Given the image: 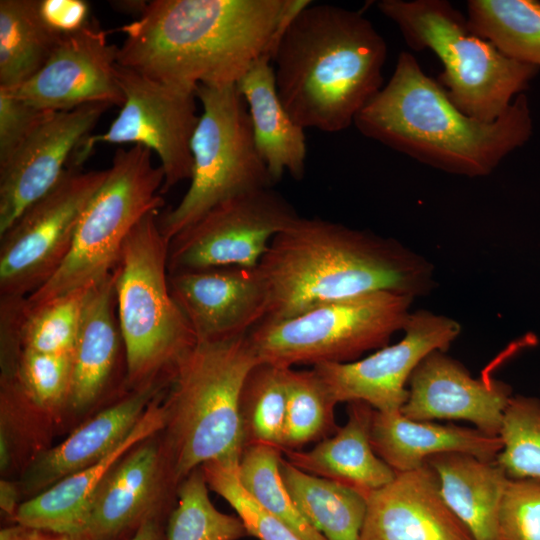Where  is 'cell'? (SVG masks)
I'll return each instance as SVG.
<instances>
[{"label":"cell","instance_id":"35","mask_svg":"<svg viewBox=\"0 0 540 540\" xmlns=\"http://www.w3.org/2000/svg\"><path fill=\"white\" fill-rule=\"evenodd\" d=\"M88 288L35 306L22 298L18 327L22 348L49 354L72 353Z\"/></svg>","mask_w":540,"mask_h":540},{"label":"cell","instance_id":"39","mask_svg":"<svg viewBox=\"0 0 540 540\" xmlns=\"http://www.w3.org/2000/svg\"><path fill=\"white\" fill-rule=\"evenodd\" d=\"M499 532L501 540H540V479H508Z\"/></svg>","mask_w":540,"mask_h":540},{"label":"cell","instance_id":"40","mask_svg":"<svg viewBox=\"0 0 540 540\" xmlns=\"http://www.w3.org/2000/svg\"><path fill=\"white\" fill-rule=\"evenodd\" d=\"M50 111L0 90V165L20 147Z\"/></svg>","mask_w":540,"mask_h":540},{"label":"cell","instance_id":"16","mask_svg":"<svg viewBox=\"0 0 540 540\" xmlns=\"http://www.w3.org/2000/svg\"><path fill=\"white\" fill-rule=\"evenodd\" d=\"M110 107L91 103L48 113L0 165V234L60 180L79 144Z\"/></svg>","mask_w":540,"mask_h":540},{"label":"cell","instance_id":"24","mask_svg":"<svg viewBox=\"0 0 540 540\" xmlns=\"http://www.w3.org/2000/svg\"><path fill=\"white\" fill-rule=\"evenodd\" d=\"M375 409L364 401L348 403L347 421L310 450H282L298 469L365 494L394 479L396 472L374 451L371 427Z\"/></svg>","mask_w":540,"mask_h":540},{"label":"cell","instance_id":"21","mask_svg":"<svg viewBox=\"0 0 540 540\" xmlns=\"http://www.w3.org/2000/svg\"><path fill=\"white\" fill-rule=\"evenodd\" d=\"M168 384L169 380L162 379L135 388L82 424L62 443L37 455L23 474L24 492L35 496L98 462L129 434Z\"/></svg>","mask_w":540,"mask_h":540},{"label":"cell","instance_id":"14","mask_svg":"<svg viewBox=\"0 0 540 540\" xmlns=\"http://www.w3.org/2000/svg\"><path fill=\"white\" fill-rule=\"evenodd\" d=\"M460 330V324L450 317L419 310L412 312L397 343L352 362L312 368L336 404L364 401L376 411H400L417 365L435 350L446 351Z\"/></svg>","mask_w":540,"mask_h":540},{"label":"cell","instance_id":"7","mask_svg":"<svg viewBox=\"0 0 540 540\" xmlns=\"http://www.w3.org/2000/svg\"><path fill=\"white\" fill-rule=\"evenodd\" d=\"M158 216L159 211L151 212L133 228L115 268L126 380L133 389L170 380L177 362L197 342L170 292L169 242Z\"/></svg>","mask_w":540,"mask_h":540},{"label":"cell","instance_id":"4","mask_svg":"<svg viewBox=\"0 0 540 540\" xmlns=\"http://www.w3.org/2000/svg\"><path fill=\"white\" fill-rule=\"evenodd\" d=\"M386 57L384 38L360 12L311 1L273 52L278 95L303 129L343 131L384 86Z\"/></svg>","mask_w":540,"mask_h":540},{"label":"cell","instance_id":"34","mask_svg":"<svg viewBox=\"0 0 540 540\" xmlns=\"http://www.w3.org/2000/svg\"><path fill=\"white\" fill-rule=\"evenodd\" d=\"M208 490L200 467L180 482L166 540H240L248 536L238 516L222 513L212 504Z\"/></svg>","mask_w":540,"mask_h":540},{"label":"cell","instance_id":"22","mask_svg":"<svg viewBox=\"0 0 540 540\" xmlns=\"http://www.w3.org/2000/svg\"><path fill=\"white\" fill-rule=\"evenodd\" d=\"M161 393L129 434L98 462L20 504L14 516L17 524L76 537L84 526L95 492L109 472L137 445L164 429Z\"/></svg>","mask_w":540,"mask_h":540},{"label":"cell","instance_id":"42","mask_svg":"<svg viewBox=\"0 0 540 540\" xmlns=\"http://www.w3.org/2000/svg\"><path fill=\"white\" fill-rule=\"evenodd\" d=\"M0 540H78L70 535L54 533L17 524L0 531Z\"/></svg>","mask_w":540,"mask_h":540},{"label":"cell","instance_id":"30","mask_svg":"<svg viewBox=\"0 0 540 540\" xmlns=\"http://www.w3.org/2000/svg\"><path fill=\"white\" fill-rule=\"evenodd\" d=\"M466 17L503 54L540 68V1L470 0Z\"/></svg>","mask_w":540,"mask_h":540},{"label":"cell","instance_id":"41","mask_svg":"<svg viewBox=\"0 0 540 540\" xmlns=\"http://www.w3.org/2000/svg\"><path fill=\"white\" fill-rule=\"evenodd\" d=\"M40 13L59 34L74 32L89 20V5L83 0H40Z\"/></svg>","mask_w":540,"mask_h":540},{"label":"cell","instance_id":"44","mask_svg":"<svg viewBox=\"0 0 540 540\" xmlns=\"http://www.w3.org/2000/svg\"><path fill=\"white\" fill-rule=\"evenodd\" d=\"M130 540H166V535L158 520L151 516L137 527Z\"/></svg>","mask_w":540,"mask_h":540},{"label":"cell","instance_id":"33","mask_svg":"<svg viewBox=\"0 0 540 540\" xmlns=\"http://www.w3.org/2000/svg\"><path fill=\"white\" fill-rule=\"evenodd\" d=\"M282 450L268 444L244 448L238 465L243 488L264 509L283 520L303 540H326L296 507L281 475Z\"/></svg>","mask_w":540,"mask_h":540},{"label":"cell","instance_id":"13","mask_svg":"<svg viewBox=\"0 0 540 540\" xmlns=\"http://www.w3.org/2000/svg\"><path fill=\"white\" fill-rule=\"evenodd\" d=\"M298 217L272 187L234 196L169 242L168 272L257 267L273 238Z\"/></svg>","mask_w":540,"mask_h":540},{"label":"cell","instance_id":"8","mask_svg":"<svg viewBox=\"0 0 540 540\" xmlns=\"http://www.w3.org/2000/svg\"><path fill=\"white\" fill-rule=\"evenodd\" d=\"M151 155L141 145L116 150L105 180L81 215L67 257L43 286L26 297L28 305L88 288L116 268L133 228L164 206V173Z\"/></svg>","mask_w":540,"mask_h":540},{"label":"cell","instance_id":"20","mask_svg":"<svg viewBox=\"0 0 540 540\" xmlns=\"http://www.w3.org/2000/svg\"><path fill=\"white\" fill-rule=\"evenodd\" d=\"M149 439L132 449L105 477L90 502L82 530L74 538L115 540L152 516L164 483L175 482L164 448Z\"/></svg>","mask_w":540,"mask_h":540},{"label":"cell","instance_id":"2","mask_svg":"<svg viewBox=\"0 0 540 540\" xmlns=\"http://www.w3.org/2000/svg\"><path fill=\"white\" fill-rule=\"evenodd\" d=\"M258 269L269 294L267 320L377 291L428 293L433 267L392 238L319 217H298L271 241Z\"/></svg>","mask_w":540,"mask_h":540},{"label":"cell","instance_id":"38","mask_svg":"<svg viewBox=\"0 0 540 540\" xmlns=\"http://www.w3.org/2000/svg\"><path fill=\"white\" fill-rule=\"evenodd\" d=\"M200 468L209 489L224 498L236 511L248 535L258 540H303L288 524L264 509L243 488L238 478V467L210 461Z\"/></svg>","mask_w":540,"mask_h":540},{"label":"cell","instance_id":"28","mask_svg":"<svg viewBox=\"0 0 540 540\" xmlns=\"http://www.w3.org/2000/svg\"><path fill=\"white\" fill-rule=\"evenodd\" d=\"M280 470L296 507L326 540H359L366 514L367 494L306 473L284 457Z\"/></svg>","mask_w":540,"mask_h":540},{"label":"cell","instance_id":"37","mask_svg":"<svg viewBox=\"0 0 540 540\" xmlns=\"http://www.w3.org/2000/svg\"><path fill=\"white\" fill-rule=\"evenodd\" d=\"M496 462L508 478L540 479V399L513 395L499 431Z\"/></svg>","mask_w":540,"mask_h":540},{"label":"cell","instance_id":"9","mask_svg":"<svg viewBox=\"0 0 540 540\" xmlns=\"http://www.w3.org/2000/svg\"><path fill=\"white\" fill-rule=\"evenodd\" d=\"M195 94L202 113L191 140L190 186L174 208L158 216L168 242L218 204L275 183L257 150L237 85H199Z\"/></svg>","mask_w":540,"mask_h":540},{"label":"cell","instance_id":"27","mask_svg":"<svg viewBox=\"0 0 540 540\" xmlns=\"http://www.w3.org/2000/svg\"><path fill=\"white\" fill-rule=\"evenodd\" d=\"M426 463L436 472L448 507L474 540H501L499 510L508 476L496 461L446 452Z\"/></svg>","mask_w":540,"mask_h":540},{"label":"cell","instance_id":"11","mask_svg":"<svg viewBox=\"0 0 540 540\" xmlns=\"http://www.w3.org/2000/svg\"><path fill=\"white\" fill-rule=\"evenodd\" d=\"M106 175L107 169L68 166L53 188L0 234V297H28L57 272Z\"/></svg>","mask_w":540,"mask_h":540},{"label":"cell","instance_id":"5","mask_svg":"<svg viewBox=\"0 0 540 540\" xmlns=\"http://www.w3.org/2000/svg\"><path fill=\"white\" fill-rule=\"evenodd\" d=\"M258 363L248 334L196 342L177 362L163 403V448L176 485L210 461L238 467L245 448L240 396Z\"/></svg>","mask_w":540,"mask_h":540},{"label":"cell","instance_id":"12","mask_svg":"<svg viewBox=\"0 0 540 540\" xmlns=\"http://www.w3.org/2000/svg\"><path fill=\"white\" fill-rule=\"evenodd\" d=\"M124 94L118 116L102 134L89 135L68 166L80 167L99 143L141 145L154 151L164 173L163 195L191 179V140L199 121L194 90L170 85L117 63Z\"/></svg>","mask_w":540,"mask_h":540},{"label":"cell","instance_id":"23","mask_svg":"<svg viewBox=\"0 0 540 540\" xmlns=\"http://www.w3.org/2000/svg\"><path fill=\"white\" fill-rule=\"evenodd\" d=\"M371 443L375 453L396 473L417 469L436 454L459 452L496 461L499 436L475 427L414 420L401 411H374Z\"/></svg>","mask_w":540,"mask_h":540},{"label":"cell","instance_id":"10","mask_svg":"<svg viewBox=\"0 0 540 540\" xmlns=\"http://www.w3.org/2000/svg\"><path fill=\"white\" fill-rule=\"evenodd\" d=\"M414 299L391 291L341 299L288 319H264L248 339L259 362L282 368L352 362L404 330Z\"/></svg>","mask_w":540,"mask_h":540},{"label":"cell","instance_id":"36","mask_svg":"<svg viewBox=\"0 0 540 540\" xmlns=\"http://www.w3.org/2000/svg\"><path fill=\"white\" fill-rule=\"evenodd\" d=\"M2 370V378L11 380L33 407L53 412L68 405L73 352L49 354L22 348L14 360L2 364Z\"/></svg>","mask_w":540,"mask_h":540},{"label":"cell","instance_id":"25","mask_svg":"<svg viewBox=\"0 0 540 540\" xmlns=\"http://www.w3.org/2000/svg\"><path fill=\"white\" fill-rule=\"evenodd\" d=\"M115 269L90 286L84 302L73 349V372L68 406L84 410L92 405L108 386L121 347Z\"/></svg>","mask_w":540,"mask_h":540},{"label":"cell","instance_id":"43","mask_svg":"<svg viewBox=\"0 0 540 540\" xmlns=\"http://www.w3.org/2000/svg\"><path fill=\"white\" fill-rule=\"evenodd\" d=\"M17 499V487L12 482L2 479L0 482V506L2 511L13 518L18 509Z\"/></svg>","mask_w":540,"mask_h":540},{"label":"cell","instance_id":"6","mask_svg":"<svg viewBox=\"0 0 540 540\" xmlns=\"http://www.w3.org/2000/svg\"><path fill=\"white\" fill-rule=\"evenodd\" d=\"M408 46L431 50L443 64L437 81L464 114L492 122L527 89L539 68L510 58L475 34L446 0H381Z\"/></svg>","mask_w":540,"mask_h":540},{"label":"cell","instance_id":"1","mask_svg":"<svg viewBox=\"0 0 540 540\" xmlns=\"http://www.w3.org/2000/svg\"><path fill=\"white\" fill-rule=\"evenodd\" d=\"M308 0H153L133 22L117 63L155 80L196 90L237 84L271 56Z\"/></svg>","mask_w":540,"mask_h":540},{"label":"cell","instance_id":"29","mask_svg":"<svg viewBox=\"0 0 540 540\" xmlns=\"http://www.w3.org/2000/svg\"><path fill=\"white\" fill-rule=\"evenodd\" d=\"M61 34L40 13V0L0 1V89L12 90L46 63Z\"/></svg>","mask_w":540,"mask_h":540},{"label":"cell","instance_id":"26","mask_svg":"<svg viewBox=\"0 0 540 540\" xmlns=\"http://www.w3.org/2000/svg\"><path fill=\"white\" fill-rule=\"evenodd\" d=\"M271 56L258 59L236 84L250 115L257 150L276 183L284 173H305L304 129L294 122L277 92Z\"/></svg>","mask_w":540,"mask_h":540},{"label":"cell","instance_id":"18","mask_svg":"<svg viewBox=\"0 0 540 540\" xmlns=\"http://www.w3.org/2000/svg\"><path fill=\"white\" fill-rule=\"evenodd\" d=\"M512 388L496 379H476L445 351L429 353L408 382L401 413L414 420H464L498 436Z\"/></svg>","mask_w":540,"mask_h":540},{"label":"cell","instance_id":"19","mask_svg":"<svg viewBox=\"0 0 540 540\" xmlns=\"http://www.w3.org/2000/svg\"><path fill=\"white\" fill-rule=\"evenodd\" d=\"M359 540H474L443 499L436 472L425 463L396 473L367 493Z\"/></svg>","mask_w":540,"mask_h":540},{"label":"cell","instance_id":"3","mask_svg":"<svg viewBox=\"0 0 540 540\" xmlns=\"http://www.w3.org/2000/svg\"><path fill=\"white\" fill-rule=\"evenodd\" d=\"M354 125L362 135L423 164L469 177L490 174L532 133L524 93L496 120L475 119L459 110L405 51L389 82L357 114Z\"/></svg>","mask_w":540,"mask_h":540},{"label":"cell","instance_id":"17","mask_svg":"<svg viewBox=\"0 0 540 540\" xmlns=\"http://www.w3.org/2000/svg\"><path fill=\"white\" fill-rule=\"evenodd\" d=\"M168 282L197 342L247 335L267 317L269 294L258 266L168 272Z\"/></svg>","mask_w":540,"mask_h":540},{"label":"cell","instance_id":"45","mask_svg":"<svg viewBox=\"0 0 540 540\" xmlns=\"http://www.w3.org/2000/svg\"><path fill=\"white\" fill-rule=\"evenodd\" d=\"M110 3L115 10L126 14L137 15L138 17L142 15L148 5L147 1L142 0L112 1Z\"/></svg>","mask_w":540,"mask_h":540},{"label":"cell","instance_id":"32","mask_svg":"<svg viewBox=\"0 0 540 540\" xmlns=\"http://www.w3.org/2000/svg\"><path fill=\"white\" fill-rule=\"evenodd\" d=\"M287 410L282 450L303 446L331 436L339 426L335 406L325 385L314 371L285 369Z\"/></svg>","mask_w":540,"mask_h":540},{"label":"cell","instance_id":"31","mask_svg":"<svg viewBox=\"0 0 540 540\" xmlns=\"http://www.w3.org/2000/svg\"><path fill=\"white\" fill-rule=\"evenodd\" d=\"M285 369L259 362L247 375L240 396L245 447L268 444L282 450L287 410Z\"/></svg>","mask_w":540,"mask_h":540},{"label":"cell","instance_id":"15","mask_svg":"<svg viewBox=\"0 0 540 540\" xmlns=\"http://www.w3.org/2000/svg\"><path fill=\"white\" fill-rule=\"evenodd\" d=\"M118 48L109 44L96 19L80 29L61 34L44 66L28 81L3 90L30 105L50 112L86 104L122 106L124 94L117 77Z\"/></svg>","mask_w":540,"mask_h":540}]
</instances>
